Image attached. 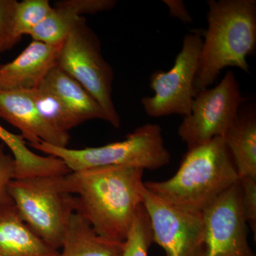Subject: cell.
Here are the masks:
<instances>
[{
  "label": "cell",
  "instance_id": "cell-11",
  "mask_svg": "<svg viewBox=\"0 0 256 256\" xmlns=\"http://www.w3.org/2000/svg\"><path fill=\"white\" fill-rule=\"evenodd\" d=\"M0 118L18 128L28 146L45 142L66 148L68 132L60 130L44 119L30 90H0Z\"/></svg>",
  "mask_w": 256,
  "mask_h": 256
},
{
  "label": "cell",
  "instance_id": "cell-1",
  "mask_svg": "<svg viewBox=\"0 0 256 256\" xmlns=\"http://www.w3.org/2000/svg\"><path fill=\"white\" fill-rule=\"evenodd\" d=\"M144 170L104 166L72 172L63 178L76 197V212L101 236L124 242L138 207L142 204Z\"/></svg>",
  "mask_w": 256,
  "mask_h": 256
},
{
  "label": "cell",
  "instance_id": "cell-4",
  "mask_svg": "<svg viewBox=\"0 0 256 256\" xmlns=\"http://www.w3.org/2000/svg\"><path fill=\"white\" fill-rule=\"evenodd\" d=\"M31 146L60 158L70 172L104 166H127L156 170L169 164L171 154L164 144L159 124H146L129 133L122 140L105 146L76 150L45 142Z\"/></svg>",
  "mask_w": 256,
  "mask_h": 256
},
{
  "label": "cell",
  "instance_id": "cell-18",
  "mask_svg": "<svg viewBox=\"0 0 256 256\" xmlns=\"http://www.w3.org/2000/svg\"><path fill=\"white\" fill-rule=\"evenodd\" d=\"M37 110L48 124L63 132H68L82 124L70 109L54 92L40 85L31 90Z\"/></svg>",
  "mask_w": 256,
  "mask_h": 256
},
{
  "label": "cell",
  "instance_id": "cell-6",
  "mask_svg": "<svg viewBox=\"0 0 256 256\" xmlns=\"http://www.w3.org/2000/svg\"><path fill=\"white\" fill-rule=\"evenodd\" d=\"M57 66L95 99L104 110L107 122L114 128H120V117L112 97L114 70L102 56L100 40L88 26L85 18L64 41Z\"/></svg>",
  "mask_w": 256,
  "mask_h": 256
},
{
  "label": "cell",
  "instance_id": "cell-24",
  "mask_svg": "<svg viewBox=\"0 0 256 256\" xmlns=\"http://www.w3.org/2000/svg\"><path fill=\"white\" fill-rule=\"evenodd\" d=\"M242 188V202L248 226L256 237V178H244L239 180Z\"/></svg>",
  "mask_w": 256,
  "mask_h": 256
},
{
  "label": "cell",
  "instance_id": "cell-22",
  "mask_svg": "<svg viewBox=\"0 0 256 256\" xmlns=\"http://www.w3.org/2000/svg\"><path fill=\"white\" fill-rule=\"evenodd\" d=\"M18 2L0 0V58L16 44L13 37V16Z\"/></svg>",
  "mask_w": 256,
  "mask_h": 256
},
{
  "label": "cell",
  "instance_id": "cell-8",
  "mask_svg": "<svg viewBox=\"0 0 256 256\" xmlns=\"http://www.w3.org/2000/svg\"><path fill=\"white\" fill-rule=\"evenodd\" d=\"M246 101L235 74L228 70L218 85L197 92L190 114L178 126V137L188 149L224 137Z\"/></svg>",
  "mask_w": 256,
  "mask_h": 256
},
{
  "label": "cell",
  "instance_id": "cell-21",
  "mask_svg": "<svg viewBox=\"0 0 256 256\" xmlns=\"http://www.w3.org/2000/svg\"><path fill=\"white\" fill-rule=\"evenodd\" d=\"M153 242L150 220L144 206L138 207L124 240L122 256H148Z\"/></svg>",
  "mask_w": 256,
  "mask_h": 256
},
{
  "label": "cell",
  "instance_id": "cell-16",
  "mask_svg": "<svg viewBox=\"0 0 256 256\" xmlns=\"http://www.w3.org/2000/svg\"><path fill=\"white\" fill-rule=\"evenodd\" d=\"M92 0H63L55 3L46 18L30 34L32 41L46 44H62L70 32L84 18V14H92Z\"/></svg>",
  "mask_w": 256,
  "mask_h": 256
},
{
  "label": "cell",
  "instance_id": "cell-3",
  "mask_svg": "<svg viewBox=\"0 0 256 256\" xmlns=\"http://www.w3.org/2000/svg\"><path fill=\"white\" fill-rule=\"evenodd\" d=\"M239 180L224 138L217 137L188 149L171 178L146 182L144 185L170 204L190 212H202Z\"/></svg>",
  "mask_w": 256,
  "mask_h": 256
},
{
  "label": "cell",
  "instance_id": "cell-9",
  "mask_svg": "<svg viewBox=\"0 0 256 256\" xmlns=\"http://www.w3.org/2000/svg\"><path fill=\"white\" fill-rule=\"evenodd\" d=\"M142 205L150 220L153 242L159 245L166 256H203L202 212H190L170 204L146 188Z\"/></svg>",
  "mask_w": 256,
  "mask_h": 256
},
{
  "label": "cell",
  "instance_id": "cell-17",
  "mask_svg": "<svg viewBox=\"0 0 256 256\" xmlns=\"http://www.w3.org/2000/svg\"><path fill=\"white\" fill-rule=\"evenodd\" d=\"M40 85L54 92L82 124L92 120H107L104 110L95 99L58 66L50 70Z\"/></svg>",
  "mask_w": 256,
  "mask_h": 256
},
{
  "label": "cell",
  "instance_id": "cell-10",
  "mask_svg": "<svg viewBox=\"0 0 256 256\" xmlns=\"http://www.w3.org/2000/svg\"><path fill=\"white\" fill-rule=\"evenodd\" d=\"M203 256H256L248 240L240 183L216 198L202 212Z\"/></svg>",
  "mask_w": 256,
  "mask_h": 256
},
{
  "label": "cell",
  "instance_id": "cell-23",
  "mask_svg": "<svg viewBox=\"0 0 256 256\" xmlns=\"http://www.w3.org/2000/svg\"><path fill=\"white\" fill-rule=\"evenodd\" d=\"M0 142V206L12 202L9 194L10 184L16 178V163L13 156L5 151Z\"/></svg>",
  "mask_w": 256,
  "mask_h": 256
},
{
  "label": "cell",
  "instance_id": "cell-2",
  "mask_svg": "<svg viewBox=\"0 0 256 256\" xmlns=\"http://www.w3.org/2000/svg\"><path fill=\"white\" fill-rule=\"evenodd\" d=\"M207 5L208 28L194 80L196 95L213 85L227 67L250 73L247 58L256 48V0H210Z\"/></svg>",
  "mask_w": 256,
  "mask_h": 256
},
{
  "label": "cell",
  "instance_id": "cell-14",
  "mask_svg": "<svg viewBox=\"0 0 256 256\" xmlns=\"http://www.w3.org/2000/svg\"><path fill=\"white\" fill-rule=\"evenodd\" d=\"M245 102L223 138L239 178H256V106Z\"/></svg>",
  "mask_w": 256,
  "mask_h": 256
},
{
  "label": "cell",
  "instance_id": "cell-12",
  "mask_svg": "<svg viewBox=\"0 0 256 256\" xmlns=\"http://www.w3.org/2000/svg\"><path fill=\"white\" fill-rule=\"evenodd\" d=\"M63 44L53 46L32 41L14 60L0 64V90H30L40 86L56 66Z\"/></svg>",
  "mask_w": 256,
  "mask_h": 256
},
{
  "label": "cell",
  "instance_id": "cell-25",
  "mask_svg": "<svg viewBox=\"0 0 256 256\" xmlns=\"http://www.w3.org/2000/svg\"><path fill=\"white\" fill-rule=\"evenodd\" d=\"M169 9L170 15L172 18H178L184 24L193 22V18L188 12L184 2L182 0H163Z\"/></svg>",
  "mask_w": 256,
  "mask_h": 256
},
{
  "label": "cell",
  "instance_id": "cell-13",
  "mask_svg": "<svg viewBox=\"0 0 256 256\" xmlns=\"http://www.w3.org/2000/svg\"><path fill=\"white\" fill-rule=\"evenodd\" d=\"M24 222L13 202L0 206V256H58Z\"/></svg>",
  "mask_w": 256,
  "mask_h": 256
},
{
  "label": "cell",
  "instance_id": "cell-15",
  "mask_svg": "<svg viewBox=\"0 0 256 256\" xmlns=\"http://www.w3.org/2000/svg\"><path fill=\"white\" fill-rule=\"evenodd\" d=\"M124 242L98 235L82 216L70 218L58 256H122Z\"/></svg>",
  "mask_w": 256,
  "mask_h": 256
},
{
  "label": "cell",
  "instance_id": "cell-5",
  "mask_svg": "<svg viewBox=\"0 0 256 256\" xmlns=\"http://www.w3.org/2000/svg\"><path fill=\"white\" fill-rule=\"evenodd\" d=\"M63 178H15L9 186L12 201L24 222L57 250L62 247L70 218L76 212V197L67 191Z\"/></svg>",
  "mask_w": 256,
  "mask_h": 256
},
{
  "label": "cell",
  "instance_id": "cell-20",
  "mask_svg": "<svg viewBox=\"0 0 256 256\" xmlns=\"http://www.w3.org/2000/svg\"><path fill=\"white\" fill-rule=\"evenodd\" d=\"M48 0H24L18 2L13 16V37L18 44L24 35H30L52 11Z\"/></svg>",
  "mask_w": 256,
  "mask_h": 256
},
{
  "label": "cell",
  "instance_id": "cell-19",
  "mask_svg": "<svg viewBox=\"0 0 256 256\" xmlns=\"http://www.w3.org/2000/svg\"><path fill=\"white\" fill-rule=\"evenodd\" d=\"M0 141L9 148L16 163V178H28L44 174L48 166L46 156L30 150L21 134H15L0 124Z\"/></svg>",
  "mask_w": 256,
  "mask_h": 256
},
{
  "label": "cell",
  "instance_id": "cell-7",
  "mask_svg": "<svg viewBox=\"0 0 256 256\" xmlns=\"http://www.w3.org/2000/svg\"><path fill=\"white\" fill-rule=\"evenodd\" d=\"M202 34L192 32L184 37L182 47L169 70H154L150 77L152 96L141 99L144 112L153 118L172 114L188 116L196 96L194 80L202 46Z\"/></svg>",
  "mask_w": 256,
  "mask_h": 256
}]
</instances>
